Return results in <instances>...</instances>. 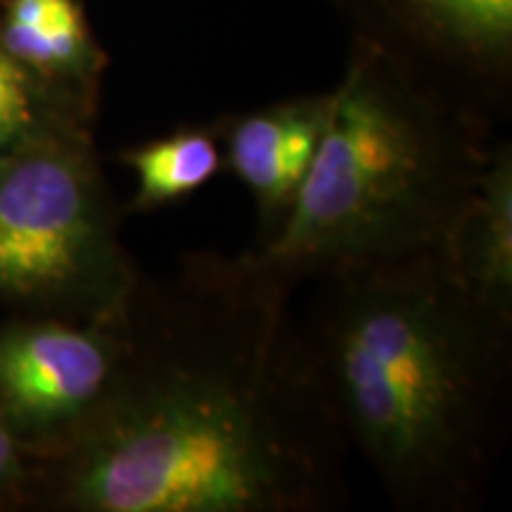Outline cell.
Here are the masks:
<instances>
[{
    "instance_id": "obj_10",
    "label": "cell",
    "mask_w": 512,
    "mask_h": 512,
    "mask_svg": "<svg viewBox=\"0 0 512 512\" xmlns=\"http://www.w3.org/2000/svg\"><path fill=\"white\" fill-rule=\"evenodd\" d=\"M290 117L292 100H287L223 121L219 131L226 145V164L252 190L261 223L271 235L283 226L297 195V183L287 174L283 162V140Z\"/></svg>"
},
{
    "instance_id": "obj_13",
    "label": "cell",
    "mask_w": 512,
    "mask_h": 512,
    "mask_svg": "<svg viewBox=\"0 0 512 512\" xmlns=\"http://www.w3.org/2000/svg\"><path fill=\"white\" fill-rule=\"evenodd\" d=\"M0 3H3V0H0Z\"/></svg>"
},
{
    "instance_id": "obj_11",
    "label": "cell",
    "mask_w": 512,
    "mask_h": 512,
    "mask_svg": "<svg viewBox=\"0 0 512 512\" xmlns=\"http://www.w3.org/2000/svg\"><path fill=\"white\" fill-rule=\"evenodd\" d=\"M136 174L131 211H152L204 188L226 164L219 126L178 128L171 136L147 140L124 152Z\"/></svg>"
},
{
    "instance_id": "obj_3",
    "label": "cell",
    "mask_w": 512,
    "mask_h": 512,
    "mask_svg": "<svg viewBox=\"0 0 512 512\" xmlns=\"http://www.w3.org/2000/svg\"><path fill=\"white\" fill-rule=\"evenodd\" d=\"M316 157L283 226L247 254L280 278L441 247L486 157L465 110L354 38Z\"/></svg>"
},
{
    "instance_id": "obj_6",
    "label": "cell",
    "mask_w": 512,
    "mask_h": 512,
    "mask_svg": "<svg viewBox=\"0 0 512 512\" xmlns=\"http://www.w3.org/2000/svg\"><path fill=\"white\" fill-rule=\"evenodd\" d=\"M356 38L444 95V79L501 91L512 67V0H344Z\"/></svg>"
},
{
    "instance_id": "obj_8",
    "label": "cell",
    "mask_w": 512,
    "mask_h": 512,
    "mask_svg": "<svg viewBox=\"0 0 512 512\" xmlns=\"http://www.w3.org/2000/svg\"><path fill=\"white\" fill-rule=\"evenodd\" d=\"M0 38L31 72L88 100L98 98L107 55L81 0H3Z\"/></svg>"
},
{
    "instance_id": "obj_1",
    "label": "cell",
    "mask_w": 512,
    "mask_h": 512,
    "mask_svg": "<svg viewBox=\"0 0 512 512\" xmlns=\"http://www.w3.org/2000/svg\"><path fill=\"white\" fill-rule=\"evenodd\" d=\"M292 280L192 256L121 311L110 392L27 456L24 503L76 512H316L342 494L344 439L318 392Z\"/></svg>"
},
{
    "instance_id": "obj_9",
    "label": "cell",
    "mask_w": 512,
    "mask_h": 512,
    "mask_svg": "<svg viewBox=\"0 0 512 512\" xmlns=\"http://www.w3.org/2000/svg\"><path fill=\"white\" fill-rule=\"evenodd\" d=\"M95 100L31 72L0 38V152L36 140L91 133Z\"/></svg>"
},
{
    "instance_id": "obj_7",
    "label": "cell",
    "mask_w": 512,
    "mask_h": 512,
    "mask_svg": "<svg viewBox=\"0 0 512 512\" xmlns=\"http://www.w3.org/2000/svg\"><path fill=\"white\" fill-rule=\"evenodd\" d=\"M441 252L451 273L484 309L512 316V150L496 145Z\"/></svg>"
},
{
    "instance_id": "obj_4",
    "label": "cell",
    "mask_w": 512,
    "mask_h": 512,
    "mask_svg": "<svg viewBox=\"0 0 512 512\" xmlns=\"http://www.w3.org/2000/svg\"><path fill=\"white\" fill-rule=\"evenodd\" d=\"M138 278L91 133L0 152V304L88 323L117 316Z\"/></svg>"
},
{
    "instance_id": "obj_2",
    "label": "cell",
    "mask_w": 512,
    "mask_h": 512,
    "mask_svg": "<svg viewBox=\"0 0 512 512\" xmlns=\"http://www.w3.org/2000/svg\"><path fill=\"white\" fill-rule=\"evenodd\" d=\"M320 275L302 335L344 444L408 508H460L503 415L510 323L467 294L441 247Z\"/></svg>"
},
{
    "instance_id": "obj_12",
    "label": "cell",
    "mask_w": 512,
    "mask_h": 512,
    "mask_svg": "<svg viewBox=\"0 0 512 512\" xmlns=\"http://www.w3.org/2000/svg\"><path fill=\"white\" fill-rule=\"evenodd\" d=\"M24 486H27V451L0 415V508L24 503Z\"/></svg>"
},
{
    "instance_id": "obj_5",
    "label": "cell",
    "mask_w": 512,
    "mask_h": 512,
    "mask_svg": "<svg viewBox=\"0 0 512 512\" xmlns=\"http://www.w3.org/2000/svg\"><path fill=\"white\" fill-rule=\"evenodd\" d=\"M121 311L88 323L29 316L0 328V415L27 456L72 432L110 392Z\"/></svg>"
}]
</instances>
